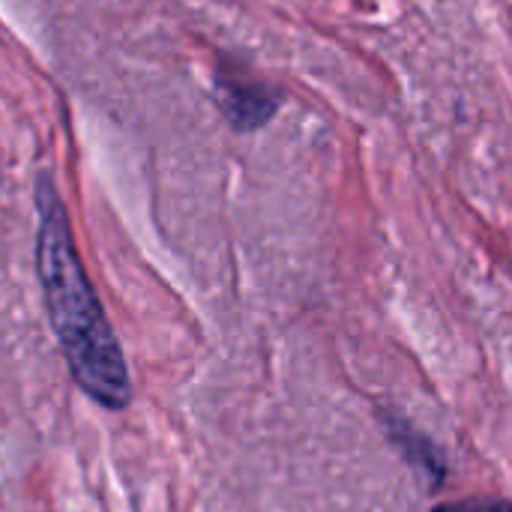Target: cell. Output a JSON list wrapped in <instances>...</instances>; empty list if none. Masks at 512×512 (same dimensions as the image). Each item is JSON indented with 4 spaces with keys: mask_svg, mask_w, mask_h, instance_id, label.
<instances>
[{
    "mask_svg": "<svg viewBox=\"0 0 512 512\" xmlns=\"http://www.w3.org/2000/svg\"><path fill=\"white\" fill-rule=\"evenodd\" d=\"M36 276L75 387L105 411L129 408L132 378L120 339L87 279L66 204L48 171L36 177Z\"/></svg>",
    "mask_w": 512,
    "mask_h": 512,
    "instance_id": "1",
    "label": "cell"
},
{
    "mask_svg": "<svg viewBox=\"0 0 512 512\" xmlns=\"http://www.w3.org/2000/svg\"><path fill=\"white\" fill-rule=\"evenodd\" d=\"M216 102L237 132H255L273 120L282 96L261 78L234 66H222L216 72Z\"/></svg>",
    "mask_w": 512,
    "mask_h": 512,
    "instance_id": "2",
    "label": "cell"
},
{
    "mask_svg": "<svg viewBox=\"0 0 512 512\" xmlns=\"http://www.w3.org/2000/svg\"><path fill=\"white\" fill-rule=\"evenodd\" d=\"M384 426H387V435H390V441L420 468V471H426V474H432V480L435 483H444V474H447V468H444V456L435 450V444L429 441V438H423L414 426H408L402 417H393V414H387L384 417Z\"/></svg>",
    "mask_w": 512,
    "mask_h": 512,
    "instance_id": "3",
    "label": "cell"
},
{
    "mask_svg": "<svg viewBox=\"0 0 512 512\" xmlns=\"http://www.w3.org/2000/svg\"><path fill=\"white\" fill-rule=\"evenodd\" d=\"M432 512H512V504L504 501V498L474 495V498H459V501L438 504Z\"/></svg>",
    "mask_w": 512,
    "mask_h": 512,
    "instance_id": "4",
    "label": "cell"
}]
</instances>
